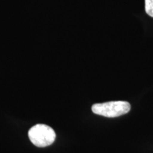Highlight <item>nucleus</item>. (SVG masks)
Listing matches in <instances>:
<instances>
[{"label": "nucleus", "instance_id": "2", "mask_svg": "<svg viewBox=\"0 0 153 153\" xmlns=\"http://www.w3.org/2000/svg\"><path fill=\"white\" fill-rule=\"evenodd\" d=\"M30 142L36 147L45 148L54 143L56 134L54 130L45 124H36L28 131Z\"/></svg>", "mask_w": 153, "mask_h": 153}, {"label": "nucleus", "instance_id": "3", "mask_svg": "<svg viewBox=\"0 0 153 153\" xmlns=\"http://www.w3.org/2000/svg\"><path fill=\"white\" fill-rule=\"evenodd\" d=\"M145 12L150 17H153V0H145Z\"/></svg>", "mask_w": 153, "mask_h": 153}, {"label": "nucleus", "instance_id": "1", "mask_svg": "<svg viewBox=\"0 0 153 153\" xmlns=\"http://www.w3.org/2000/svg\"><path fill=\"white\" fill-rule=\"evenodd\" d=\"M94 114L108 118H115L129 112L131 104L125 101H113L95 104L91 107Z\"/></svg>", "mask_w": 153, "mask_h": 153}]
</instances>
